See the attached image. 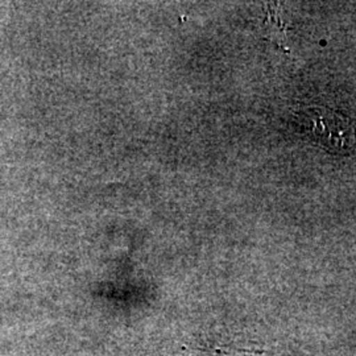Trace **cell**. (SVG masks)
<instances>
[{"label": "cell", "mask_w": 356, "mask_h": 356, "mask_svg": "<svg viewBox=\"0 0 356 356\" xmlns=\"http://www.w3.org/2000/svg\"><path fill=\"white\" fill-rule=\"evenodd\" d=\"M294 122L319 147L330 152L356 151V129L350 119L325 107H305L294 114Z\"/></svg>", "instance_id": "1"}]
</instances>
